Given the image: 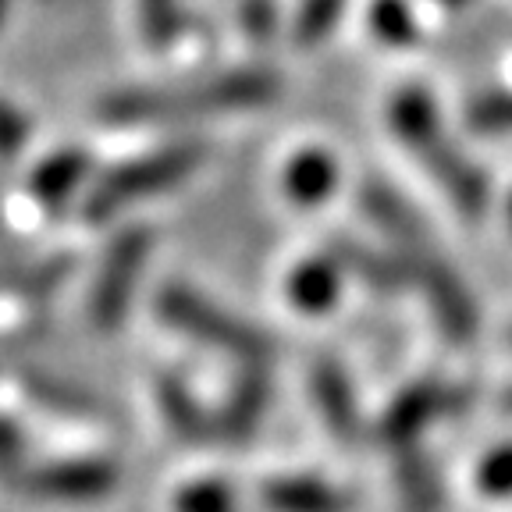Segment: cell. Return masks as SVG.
<instances>
[{
  "label": "cell",
  "instance_id": "cell-1",
  "mask_svg": "<svg viewBox=\"0 0 512 512\" xmlns=\"http://www.w3.org/2000/svg\"><path fill=\"white\" fill-rule=\"evenodd\" d=\"M392 128L395 136L409 146L420 164L427 168V175L445 189V196L452 200V207L466 217H480L484 207H488V178L484 171L466 160L456 146L448 143L445 128L438 121V111H434V100L424 93V89H402L392 100Z\"/></svg>",
  "mask_w": 512,
  "mask_h": 512
},
{
  "label": "cell",
  "instance_id": "cell-2",
  "mask_svg": "<svg viewBox=\"0 0 512 512\" xmlns=\"http://www.w3.org/2000/svg\"><path fill=\"white\" fill-rule=\"evenodd\" d=\"M203 153L207 150L200 143H175L104 171L86 192V217L89 221H107V217H114L128 203L143 200L150 192L171 189V185H178L182 178H189L192 171L200 168Z\"/></svg>",
  "mask_w": 512,
  "mask_h": 512
},
{
  "label": "cell",
  "instance_id": "cell-3",
  "mask_svg": "<svg viewBox=\"0 0 512 512\" xmlns=\"http://www.w3.org/2000/svg\"><path fill=\"white\" fill-rule=\"evenodd\" d=\"M157 313L164 324L178 328L182 335L207 342L221 352H232L246 363H267L274 356V338L264 335L260 328L246 324V320L224 313L217 303L203 299L200 292H192L185 285H168L157 296Z\"/></svg>",
  "mask_w": 512,
  "mask_h": 512
},
{
  "label": "cell",
  "instance_id": "cell-4",
  "mask_svg": "<svg viewBox=\"0 0 512 512\" xmlns=\"http://www.w3.org/2000/svg\"><path fill=\"white\" fill-rule=\"evenodd\" d=\"M399 256H402V264H406L409 278L424 288V296L431 299L434 317H438L448 342H456V345L470 342V338L477 335V306H473V296L466 292L459 274L434 253L431 242L406 249V253H399Z\"/></svg>",
  "mask_w": 512,
  "mask_h": 512
},
{
  "label": "cell",
  "instance_id": "cell-5",
  "mask_svg": "<svg viewBox=\"0 0 512 512\" xmlns=\"http://www.w3.org/2000/svg\"><path fill=\"white\" fill-rule=\"evenodd\" d=\"M150 253V232L146 228H125L111 242L104 256V267L96 274L93 296H89V313L96 328H118L136 292V278Z\"/></svg>",
  "mask_w": 512,
  "mask_h": 512
},
{
  "label": "cell",
  "instance_id": "cell-6",
  "mask_svg": "<svg viewBox=\"0 0 512 512\" xmlns=\"http://www.w3.org/2000/svg\"><path fill=\"white\" fill-rule=\"evenodd\" d=\"M466 402V392L459 388H448L441 381H420L413 388L399 395V399L388 406V413L381 416V438L395 448H409L416 441V434L424 431L431 420H438L441 413L456 409Z\"/></svg>",
  "mask_w": 512,
  "mask_h": 512
},
{
  "label": "cell",
  "instance_id": "cell-7",
  "mask_svg": "<svg viewBox=\"0 0 512 512\" xmlns=\"http://www.w3.org/2000/svg\"><path fill=\"white\" fill-rule=\"evenodd\" d=\"M118 470L107 459H61V463L36 466L25 473V491L61 502H89L114 488Z\"/></svg>",
  "mask_w": 512,
  "mask_h": 512
},
{
  "label": "cell",
  "instance_id": "cell-8",
  "mask_svg": "<svg viewBox=\"0 0 512 512\" xmlns=\"http://www.w3.org/2000/svg\"><path fill=\"white\" fill-rule=\"evenodd\" d=\"M313 399H317L320 416L328 420L331 434L342 441H352L360 434V409H356V395H352V384L345 377V370L335 360H317L310 374Z\"/></svg>",
  "mask_w": 512,
  "mask_h": 512
},
{
  "label": "cell",
  "instance_id": "cell-9",
  "mask_svg": "<svg viewBox=\"0 0 512 512\" xmlns=\"http://www.w3.org/2000/svg\"><path fill=\"white\" fill-rule=\"evenodd\" d=\"M86 175H89V153L75 150V146L50 153V157L40 160L29 175L32 200H40L43 207H50V210L61 207V203L86 182Z\"/></svg>",
  "mask_w": 512,
  "mask_h": 512
},
{
  "label": "cell",
  "instance_id": "cell-10",
  "mask_svg": "<svg viewBox=\"0 0 512 512\" xmlns=\"http://www.w3.org/2000/svg\"><path fill=\"white\" fill-rule=\"evenodd\" d=\"M271 512H345L349 498L313 477H274L260 491Z\"/></svg>",
  "mask_w": 512,
  "mask_h": 512
},
{
  "label": "cell",
  "instance_id": "cell-11",
  "mask_svg": "<svg viewBox=\"0 0 512 512\" xmlns=\"http://www.w3.org/2000/svg\"><path fill=\"white\" fill-rule=\"evenodd\" d=\"M338 260L335 256H310L296 271L288 274V299L306 313H324L342 292V278H338Z\"/></svg>",
  "mask_w": 512,
  "mask_h": 512
},
{
  "label": "cell",
  "instance_id": "cell-12",
  "mask_svg": "<svg viewBox=\"0 0 512 512\" xmlns=\"http://www.w3.org/2000/svg\"><path fill=\"white\" fill-rule=\"evenodd\" d=\"M267 395H271V388H267L264 370L260 367L246 370V374L235 381L228 402H224V413H221V434L224 438L246 441L249 434L256 431V424H260V416H264Z\"/></svg>",
  "mask_w": 512,
  "mask_h": 512
},
{
  "label": "cell",
  "instance_id": "cell-13",
  "mask_svg": "<svg viewBox=\"0 0 512 512\" xmlns=\"http://www.w3.org/2000/svg\"><path fill=\"white\" fill-rule=\"evenodd\" d=\"M363 210L381 224L384 232L392 235L399 253L431 242L424 232V224H420V217L409 210V203L402 200V196H395L392 189H384V185H367V189H363Z\"/></svg>",
  "mask_w": 512,
  "mask_h": 512
},
{
  "label": "cell",
  "instance_id": "cell-14",
  "mask_svg": "<svg viewBox=\"0 0 512 512\" xmlns=\"http://www.w3.org/2000/svg\"><path fill=\"white\" fill-rule=\"evenodd\" d=\"M331 256H335L349 274H356L367 288H374V292H399L402 281L409 278L402 260L370 253L367 246H360V242H352V239H338L335 246H331Z\"/></svg>",
  "mask_w": 512,
  "mask_h": 512
},
{
  "label": "cell",
  "instance_id": "cell-15",
  "mask_svg": "<svg viewBox=\"0 0 512 512\" xmlns=\"http://www.w3.org/2000/svg\"><path fill=\"white\" fill-rule=\"evenodd\" d=\"M395 480H399V498L406 512H438L441 509V484L434 473L431 459L416 448H402L399 466H395Z\"/></svg>",
  "mask_w": 512,
  "mask_h": 512
},
{
  "label": "cell",
  "instance_id": "cell-16",
  "mask_svg": "<svg viewBox=\"0 0 512 512\" xmlns=\"http://www.w3.org/2000/svg\"><path fill=\"white\" fill-rule=\"evenodd\" d=\"M335 178H338V168L328 153L324 150H303L288 160L285 192L296 203H303V207H313V203H320L324 196H328L331 185H335Z\"/></svg>",
  "mask_w": 512,
  "mask_h": 512
},
{
  "label": "cell",
  "instance_id": "cell-17",
  "mask_svg": "<svg viewBox=\"0 0 512 512\" xmlns=\"http://www.w3.org/2000/svg\"><path fill=\"white\" fill-rule=\"evenodd\" d=\"M157 402H160V413H164V420H168L175 434H182V438H189V441L207 434V416H203L200 402H196V395H192L178 377H160Z\"/></svg>",
  "mask_w": 512,
  "mask_h": 512
},
{
  "label": "cell",
  "instance_id": "cell-18",
  "mask_svg": "<svg viewBox=\"0 0 512 512\" xmlns=\"http://www.w3.org/2000/svg\"><path fill=\"white\" fill-rule=\"evenodd\" d=\"M22 384L32 399L40 402V406L54 409V413H64V416L96 413V399L89 392H82L79 384H72V381H61V377H50V374H25Z\"/></svg>",
  "mask_w": 512,
  "mask_h": 512
},
{
  "label": "cell",
  "instance_id": "cell-19",
  "mask_svg": "<svg viewBox=\"0 0 512 512\" xmlns=\"http://www.w3.org/2000/svg\"><path fill=\"white\" fill-rule=\"evenodd\" d=\"M139 22L150 47H168L182 29V8L178 0H139Z\"/></svg>",
  "mask_w": 512,
  "mask_h": 512
},
{
  "label": "cell",
  "instance_id": "cell-20",
  "mask_svg": "<svg viewBox=\"0 0 512 512\" xmlns=\"http://www.w3.org/2000/svg\"><path fill=\"white\" fill-rule=\"evenodd\" d=\"M175 512H235V495L224 480H192L175 495Z\"/></svg>",
  "mask_w": 512,
  "mask_h": 512
},
{
  "label": "cell",
  "instance_id": "cell-21",
  "mask_svg": "<svg viewBox=\"0 0 512 512\" xmlns=\"http://www.w3.org/2000/svg\"><path fill=\"white\" fill-rule=\"evenodd\" d=\"M345 11V0H303V8L296 15V43L313 47L335 29L338 15Z\"/></svg>",
  "mask_w": 512,
  "mask_h": 512
},
{
  "label": "cell",
  "instance_id": "cell-22",
  "mask_svg": "<svg viewBox=\"0 0 512 512\" xmlns=\"http://www.w3.org/2000/svg\"><path fill=\"white\" fill-rule=\"evenodd\" d=\"M72 271V256H50V260H40V264L25 267L11 278V288L22 292V296H50L57 285L64 281V274Z\"/></svg>",
  "mask_w": 512,
  "mask_h": 512
},
{
  "label": "cell",
  "instance_id": "cell-23",
  "mask_svg": "<svg viewBox=\"0 0 512 512\" xmlns=\"http://www.w3.org/2000/svg\"><path fill=\"white\" fill-rule=\"evenodd\" d=\"M370 22H374L377 36H384L388 43H409L416 36L413 11L406 0H377L370 8Z\"/></svg>",
  "mask_w": 512,
  "mask_h": 512
},
{
  "label": "cell",
  "instance_id": "cell-24",
  "mask_svg": "<svg viewBox=\"0 0 512 512\" xmlns=\"http://www.w3.org/2000/svg\"><path fill=\"white\" fill-rule=\"evenodd\" d=\"M477 488L484 491V495H495V498L512 495V445L495 448V452L480 463Z\"/></svg>",
  "mask_w": 512,
  "mask_h": 512
},
{
  "label": "cell",
  "instance_id": "cell-25",
  "mask_svg": "<svg viewBox=\"0 0 512 512\" xmlns=\"http://www.w3.org/2000/svg\"><path fill=\"white\" fill-rule=\"evenodd\" d=\"M470 125L477 132H512V96H488L473 104Z\"/></svg>",
  "mask_w": 512,
  "mask_h": 512
},
{
  "label": "cell",
  "instance_id": "cell-26",
  "mask_svg": "<svg viewBox=\"0 0 512 512\" xmlns=\"http://www.w3.org/2000/svg\"><path fill=\"white\" fill-rule=\"evenodd\" d=\"M29 139V121L18 107H11L8 100H0V160L18 157V150Z\"/></svg>",
  "mask_w": 512,
  "mask_h": 512
},
{
  "label": "cell",
  "instance_id": "cell-27",
  "mask_svg": "<svg viewBox=\"0 0 512 512\" xmlns=\"http://www.w3.org/2000/svg\"><path fill=\"white\" fill-rule=\"evenodd\" d=\"M242 25H246L249 40H271L274 32V4L271 0H246L242 4Z\"/></svg>",
  "mask_w": 512,
  "mask_h": 512
},
{
  "label": "cell",
  "instance_id": "cell-28",
  "mask_svg": "<svg viewBox=\"0 0 512 512\" xmlns=\"http://www.w3.org/2000/svg\"><path fill=\"white\" fill-rule=\"evenodd\" d=\"M18 456H22V438H18L15 424H11L8 416H0V466L8 470V466L18 463Z\"/></svg>",
  "mask_w": 512,
  "mask_h": 512
},
{
  "label": "cell",
  "instance_id": "cell-29",
  "mask_svg": "<svg viewBox=\"0 0 512 512\" xmlns=\"http://www.w3.org/2000/svg\"><path fill=\"white\" fill-rule=\"evenodd\" d=\"M8 4L11 0H0V22H4V15H8Z\"/></svg>",
  "mask_w": 512,
  "mask_h": 512
},
{
  "label": "cell",
  "instance_id": "cell-30",
  "mask_svg": "<svg viewBox=\"0 0 512 512\" xmlns=\"http://www.w3.org/2000/svg\"><path fill=\"white\" fill-rule=\"evenodd\" d=\"M505 409H509V413H512V392L505 395Z\"/></svg>",
  "mask_w": 512,
  "mask_h": 512
},
{
  "label": "cell",
  "instance_id": "cell-31",
  "mask_svg": "<svg viewBox=\"0 0 512 512\" xmlns=\"http://www.w3.org/2000/svg\"><path fill=\"white\" fill-rule=\"evenodd\" d=\"M445 4H463V0H445Z\"/></svg>",
  "mask_w": 512,
  "mask_h": 512
},
{
  "label": "cell",
  "instance_id": "cell-32",
  "mask_svg": "<svg viewBox=\"0 0 512 512\" xmlns=\"http://www.w3.org/2000/svg\"><path fill=\"white\" fill-rule=\"evenodd\" d=\"M509 221H512V200H509Z\"/></svg>",
  "mask_w": 512,
  "mask_h": 512
}]
</instances>
